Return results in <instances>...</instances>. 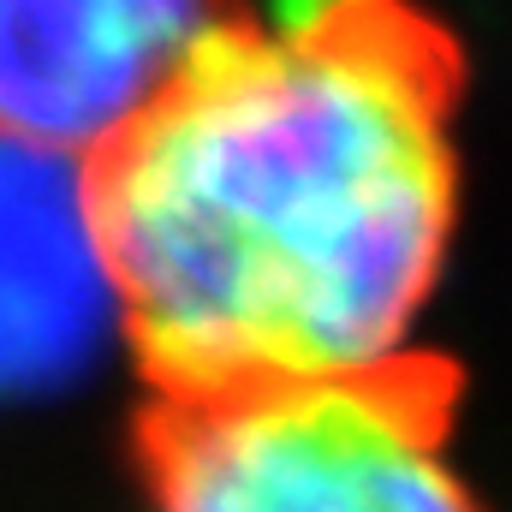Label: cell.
Here are the masks:
<instances>
[{"label": "cell", "mask_w": 512, "mask_h": 512, "mask_svg": "<svg viewBox=\"0 0 512 512\" xmlns=\"http://www.w3.org/2000/svg\"><path fill=\"white\" fill-rule=\"evenodd\" d=\"M120 328L90 173L0 131V405L78 382Z\"/></svg>", "instance_id": "4"}, {"label": "cell", "mask_w": 512, "mask_h": 512, "mask_svg": "<svg viewBox=\"0 0 512 512\" xmlns=\"http://www.w3.org/2000/svg\"><path fill=\"white\" fill-rule=\"evenodd\" d=\"M149 512H471L429 382L382 370L179 399Z\"/></svg>", "instance_id": "2"}, {"label": "cell", "mask_w": 512, "mask_h": 512, "mask_svg": "<svg viewBox=\"0 0 512 512\" xmlns=\"http://www.w3.org/2000/svg\"><path fill=\"white\" fill-rule=\"evenodd\" d=\"M90 197L173 399L399 370L453 227V60L393 0L227 12Z\"/></svg>", "instance_id": "1"}, {"label": "cell", "mask_w": 512, "mask_h": 512, "mask_svg": "<svg viewBox=\"0 0 512 512\" xmlns=\"http://www.w3.org/2000/svg\"><path fill=\"white\" fill-rule=\"evenodd\" d=\"M233 0H0V131L102 155Z\"/></svg>", "instance_id": "3"}]
</instances>
